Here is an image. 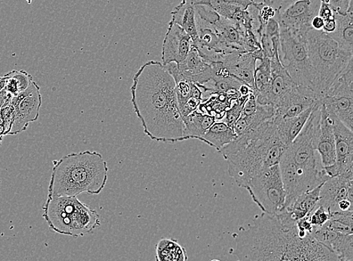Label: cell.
<instances>
[{
	"label": "cell",
	"mask_w": 353,
	"mask_h": 261,
	"mask_svg": "<svg viewBox=\"0 0 353 261\" xmlns=\"http://www.w3.org/2000/svg\"><path fill=\"white\" fill-rule=\"evenodd\" d=\"M233 236L236 261H342L313 235L301 236L285 211L257 215Z\"/></svg>",
	"instance_id": "cell-1"
},
{
	"label": "cell",
	"mask_w": 353,
	"mask_h": 261,
	"mask_svg": "<svg viewBox=\"0 0 353 261\" xmlns=\"http://www.w3.org/2000/svg\"><path fill=\"white\" fill-rule=\"evenodd\" d=\"M130 93L134 110L148 137L163 143L185 141L176 81L166 66L156 61L144 64L133 77Z\"/></svg>",
	"instance_id": "cell-2"
},
{
	"label": "cell",
	"mask_w": 353,
	"mask_h": 261,
	"mask_svg": "<svg viewBox=\"0 0 353 261\" xmlns=\"http://www.w3.org/2000/svg\"><path fill=\"white\" fill-rule=\"evenodd\" d=\"M286 148L279 138L273 119H270L238 136L219 153L227 162L230 176L245 188L261 171L279 165Z\"/></svg>",
	"instance_id": "cell-3"
},
{
	"label": "cell",
	"mask_w": 353,
	"mask_h": 261,
	"mask_svg": "<svg viewBox=\"0 0 353 261\" xmlns=\"http://www.w3.org/2000/svg\"><path fill=\"white\" fill-rule=\"evenodd\" d=\"M109 168L102 155L86 151L73 153L53 161L48 195L77 197L81 193L100 194L108 181Z\"/></svg>",
	"instance_id": "cell-4"
},
{
	"label": "cell",
	"mask_w": 353,
	"mask_h": 261,
	"mask_svg": "<svg viewBox=\"0 0 353 261\" xmlns=\"http://www.w3.org/2000/svg\"><path fill=\"white\" fill-rule=\"evenodd\" d=\"M307 48L315 76L314 93L321 101L328 89L352 62V52L344 50L323 30H310Z\"/></svg>",
	"instance_id": "cell-5"
},
{
	"label": "cell",
	"mask_w": 353,
	"mask_h": 261,
	"mask_svg": "<svg viewBox=\"0 0 353 261\" xmlns=\"http://www.w3.org/2000/svg\"><path fill=\"white\" fill-rule=\"evenodd\" d=\"M319 103L312 111L301 132L285 149L294 163L301 194L314 190L330 178L322 168L319 169L314 148L315 111Z\"/></svg>",
	"instance_id": "cell-6"
},
{
	"label": "cell",
	"mask_w": 353,
	"mask_h": 261,
	"mask_svg": "<svg viewBox=\"0 0 353 261\" xmlns=\"http://www.w3.org/2000/svg\"><path fill=\"white\" fill-rule=\"evenodd\" d=\"M280 29V57L284 68L295 84L314 93L315 76L308 55L307 36Z\"/></svg>",
	"instance_id": "cell-7"
},
{
	"label": "cell",
	"mask_w": 353,
	"mask_h": 261,
	"mask_svg": "<svg viewBox=\"0 0 353 261\" xmlns=\"http://www.w3.org/2000/svg\"><path fill=\"white\" fill-rule=\"evenodd\" d=\"M245 189L262 213L278 215L284 211L285 191L279 165L261 171L252 179Z\"/></svg>",
	"instance_id": "cell-8"
},
{
	"label": "cell",
	"mask_w": 353,
	"mask_h": 261,
	"mask_svg": "<svg viewBox=\"0 0 353 261\" xmlns=\"http://www.w3.org/2000/svg\"><path fill=\"white\" fill-rule=\"evenodd\" d=\"M327 112L338 118L352 130L353 75L352 62L335 79L321 99Z\"/></svg>",
	"instance_id": "cell-9"
},
{
	"label": "cell",
	"mask_w": 353,
	"mask_h": 261,
	"mask_svg": "<svg viewBox=\"0 0 353 261\" xmlns=\"http://www.w3.org/2000/svg\"><path fill=\"white\" fill-rule=\"evenodd\" d=\"M192 3L210 7L221 17L239 24L244 32L252 31L258 36L261 23L254 0H192Z\"/></svg>",
	"instance_id": "cell-10"
},
{
	"label": "cell",
	"mask_w": 353,
	"mask_h": 261,
	"mask_svg": "<svg viewBox=\"0 0 353 261\" xmlns=\"http://www.w3.org/2000/svg\"><path fill=\"white\" fill-rule=\"evenodd\" d=\"M77 197H55L48 194L43 207V218L52 231L72 236L77 204Z\"/></svg>",
	"instance_id": "cell-11"
},
{
	"label": "cell",
	"mask_w": 353,
	"mask_h": 261,
	"mask_svg": "<svg viewBox=\"0 0 353 261\" xmlns=\"http://www.w3.org/2000/svg\"><path fill=\"white\" fill-rule=\"evenodd\" d=\"M11 103L14 108V118L8 135H15L24 132L30 122L39 118L43 104L39 86L32 81L26 91L12 97Z\"/></svg>",
	"instance_id": "cell-12"
},
{
	"label": "cell",
	"mask_w": 353,
	"mask_h": 261,
	"mask_svg": "<svg viewBox=\"0 0 353 261\" xmlns=\"http://www.w3.org/2000/svg\"><path fill=\"white\" fill-rule=\"evenodd\" d=\"M314 148L321 157L323 169L334 166L336 151L332 117L322 103L317 105L315 111Z\"/></svg>",
	"instance_id": "cell-13"
},
{
	"label": "cell",
	"mask_w": 353,
	"mask_h": 261,
	"mask_svg": "<svg viewBox=\"0 0 353 261\" xmlns=\"http://www.w3.org/2000/svg\"><path fill=\"white\" fill-rule=\"evenodd\" d=\"M321 0H299L282 12H276L275 19L280 28L307 36L312 30L311 22L318 15Z\"/></svg>",
	"instance_id": "cell-14"
},
{
	"label": "cell",
	"mask_w": 353,
	"mask_h": 261,
	"mask_svg": "<svg viewBox=\"0 0 353 261\" xmlns=\"http://www.w3.org/2000/svg\"><path fill=\"white\" fill-rule=\"evenodd\" d=\"M332 117L336 151L334 175L353 179L352 130L342 124L338 118L333 115Z\"/></svg>",
	"instance_id": "cell-15"
},
{
	"label": "cell",
	"mask_w": 353,
	"mask_h": 261,
	"mask_svg": "<svg viewBox=\"0 0 353 261\" xmlns=\"http://www.w3.org/2000/svg\"><path fill=\"white\" fill-rule=\"evenodd\" d=\"M319 101L313 91L295 86L274 106L273 119H291L314 107Z\"/></svg>",
	"instance_id": "cell-16"
},
{
	"label": "cell",
	"mask_w": 353,
	"mask_h": 261,
	"mask_svg": "<svg viewBox=\"0 0 353 261\" xmlns=\"http://www.w3.org/2000/svg\"><path fill=\"white\" fill-rule=\"evenodd\" d=\"M162 46V64H179L190 53L192 47V39L183 28L171 21Z\"/></svg>",
	"instance_id": "cell-17"
},
{
	"label": "cell",
	"mask_w": 353,
	"mask_h": 261,
	"mask_svg": "<svg viewBox=\"0 0 353 261\" xmlns=\"http://www.w3.org/2000/svg\"><path fill=\"white\" fill-rule=\"evenodd\" d=\"M352 180V178L340 175L328 178L320 190L318 206L333 213L339 211V205L341 201H353Z\"/></svg>",
	"instance_id": "cell-18"
},
{
	"label": "cell",
	"mask_w": 353,
	"mask_h": 261,
	"mask_svg": "<svg viewBox=\"0 0 353 261\" xmlns=\"http://www.w3.org/2000/svg\"><path fill=\"white\" fill-rule=\"evenodd\" d=\"M314 238L332 250L342 261H352L353 234H345L326 229L323 226L314 227Z\"/></svg>",
	"instance_id": "cell-19"
},
{
	"label": "cell",
	"mask_w": 353,
	"mask_h": 261,
	"mask_svg": "<svg viewBox=\"0 0 353 261\" xmlns=\"http://www.w3.org/2000/svg\"><path fill=\"white\" fill-rule=\"evenodd\" d=\"M270 62V75H272V84H270V104L274 106L282 97L291 90L296 84L291 78L289 72L284 68L280 57V51L276 52Z\"/></svg>",
	"instance_id": "cell-20"
},
{
	"label": "cell",
	"mask_w": 353,
	"mask_h": 261,
	"mask_svg": "<svg viewBox=\"0 0 353 261\" xmlns=\"http://www.w3.org/2000/svg\"><path fill=\"white\" fill-rule=\"evenodd\" d=\"M314 107L310 108L302 112L299 116L291 119H273L279 138L286 148H288L294 138L301 132Z\"/></svg>",
	"instance_id": "cell-21"
},
{
	"label": "cell",
	"mask_w": 353,
	"mask_h": 261,
	"mask_svg": "<svg viewBox=\"0 0 353 261\" xmlns=\"http://www.w3.org/2000/svg\"><path fill=\"white\" fill-rule=\"evenodd\" d=\"M172 21L183 28L192 39V44L198 38L196 11L192 0H183L171 12Z\"/></svg>",
	"instance_id": "cell-22"
},
{
	"label": "cell",
	"mask_w": 353,
	"mask_h": 261,
	"mask_svg": "<svg viewBox=\"0 0 353 261\" xmlns=\"http://www.w3.org/2000/svg\"><path fill=\"white\" fill-rule=\"evenodd\" d=\"M322 185L300 195L291 206L284 211L293 222H296L299 220L310 216L312 212L318 206Z\"/></svg>",
	"instance_id": "cell-23"
},
{
	"label": "cell",
	"mask_w": 353,
	"mask_h": 261,
	"mask_svg": "<svg viewBox=\"0 0 353 261\" xmlns=\"http://www.w3.org/2000/svg\"><path fill=\"white\" fill-rule=\"evenodd\" d=\"M185 125V141L198 139L201 141L209 128L216 122L215 117L196 110L183 118Z\"/></svg>",
	"instance_id": "cell-24"
},
{
	"label": "cell",
	"mask_w": 353,
	"mask_h": 261,
	"mask_svg": "<svg viewBox=\"0 0 353 261\" xmlns=\"http://www.w3.org/2000/svg\"><path fill=\"white\" fill-rule=\"evenodd\" d=\"M236 137L232 128L228 126L223 121H217L205 133L201 141L219 151L226 145L233 142Z\"/></svg>",
	"instance_id": "cell-25"
},
{
	"label": "cell",
	"mask_w": 353,
	"mask_h": 261,
	"mask_svg": "<svg viewBox=\"0 0 353 261\" xmlns=\"http://www.w3.org/2000/svg\"><path fill=\"white\" fill-rule=\"evenodd\" d=\"M336 29L332 34L328 35L332 37L344 50L352 52L353 48V20L352 9L347 14L341 15L335 13Z\"/></svg>",
	"instance_id": "cell-26"
},
{
	"label": "cell",
	"mask_w": 353,
	"mask_h": 261,
	"mask_svg": "<svg viewBox=\"0 0 353 261\" xmlns=\"http://www.w3.org/2000/svg\"><path fill=\"white\" fill-rule=\"evenodd\" d=\"M186 250L172 239H162L156 246V261H187Z\"/></svg>",
	"instance_id": "cell-27"
},
{
	"label": "cell",
	"mask_w": 353,
	"mask_h": 261,
	"mask_svg": "<svg viewBox=\"0 0 353 261\" xmlns=\"http://www.w3.org/2000/svg\"><path fill=\"white\" fill-rule=\"evenodd\" d=\"M6 84L3 90L12 97H17L30 86L32 77L24 70H13L4 75Z\"/></svg>",
	"instance_id": "cell-28"
},
{
	"label": "cell",
	"mask_w": 353,
	"mask_h": 261,
	"mask_svg": "<svg viewBox=\"0 0 353 261\" xmlns=\"http://www.w3.org/2000/svg\"><path fill=\"white\" fill-rule=\"evenodd\" d=\"M318 15L324 21L323 31L327 35L332 34L336 29V19L335 12L330 5L321 1V6H320Z\"/></svg>",
	"instance_id": "cell-29"
},
{
	"label": "cell",
	"mask_w": 353,
	"mask_h": 261,
	"mask_svg": "<svg viewBox=\"0 0 353 261\" xmlns=\"http://www.w3.org/2000/svg\"><path fill=\"white\" fill-rule=\"evenodd\" d=\"M192 84L190 81L185 80L176 81V94L179 110L183 108L185 104L190 99Z\"/></svg>",
	"instance_id": "cell-30"
},
{
	"label": "cell",
	"mask_w": 353,
	"mask_h": 261,
	"mask_svg": "<svg viewBox=\"0 0 353 261\" xmlns=\"http://www.w3.org/2000/svg\"><path fill=\"white\" fill-rule=\"evenodd\" d=\"M331 213L321 206H317L310 216V222L313 227H320L330 221Z\"/></svg>",
	"instance_id": "cell-31"
},
{
	"label": "cell",
	"mask_w": 353,
	"mask_h": 261,
	"mask_svg": "<svg viewBox=\"0 0 353 261\" xmlns=\"http://www.w3.org/2000/svg\"><path fill=\"white\" fill-rule=\"evenodd\" d=\"M259 8V18L261 23V27L259 30V36L260 38V32L263 28L265 26V24L272 19L275 18L276 12L273 7L267 5L264 2L258 3Z\"/></svg>",
	"instance_id": "cell-32"
},
{
	"label": "cell",
	"mask_w": 353,
	"mask_h": 261,
	"mask_svg": "<svg viewBox=\"0 0 353 261\" xmlns=\"http://www.w3.org/2000/svg\"><path fill=\"white\" fill-rule=\"evenodd\" d=\"M322 2L330 5L335 13L345 15L352 9V0H321Z\"/></svg>",
	"instance_id": "cell-33"
},
{
	"label": "cell",
	"mask_w": 353,
	"mask_h": 261,
	"mask_svg": "<svg viewBox=\"0 0 353 261\" xmlns=\"http://www.w3.org/2000/svg\"><path fill=\"white\" fill-rule=\"evenodd\" d=\"M299 0H264V3L274 8L276 12H282Z\"/></svg>",
	"instance_id": "cell-34"
},
{
	"label": "cell",
	"mask_w": 353,
	"mask_h": 261,
	"mask_svg": "<svg viewBox=\"0 0 353 261\" xmlns=\"http://www.w3.org/2000/svg\"><path fill=\"white\" fill-rule=\"evenodd\" d=\"M324 27V21L323 20L319 17V15L316 16V17L312 20L311 22V28L315 30H323Z\"/></svg>",
	"instance_id": "cell-35"
},
{
	"label": "cell",
	"mask_w": 353,
	"mask_h": 261,
	"mask_svg": "<svg viewBox=\"0 0 353 261\" xmlns=\"http://www.w3.org/2000/svg\"><path fill=\"white\" fill-rule=\"evenodd\" d=\"M252 92V89L245 84H242L239 89H238V93H239L241 96H249Z\"/></svg>",
	"instance_id": "cell-36"
},
{
	"label": "cell",
	"mask_w": 353,
	"mask_h": 261,
	"mask_svg": "<svg viewBox=\"0 0 353 261\" xmlns=\"http://www.w3.org/2000/svg\"><path fill=\"white\" fill-rule=\"evenodd\" d=\"M7 133V128L4 124L3 121L0 118V140H3V138Z\"/></svg>",
	"instance_id": "cell-37"
},
{
	"label": "cell",
	"mask_w": 353,
	"mask_h": 261,
	"mask_svg": "<svg viewBox=\"0 0 353 261\" xmlns=\"http://www.w3.org/2000/svg\"><path fill=\"white\" fill-rule=\"evenodd\" d=\"M6 78L5 77H0V92L3 91L5 87Z\"/></svg>",
	"instance_id": "cell-38"
},
{
	"label": "cell",
	"mask_w": 353,
	"mask_h": 261,
	"mask_svg": "<svg viewBox=\"0 0 353 261\" xmlns=\"http://www.w3.org/2000/svg\"><path fill=\"white\" fill-rule=\"evenodd\" d=\"M210 261H221L220 260H218V259H214V260H212Z\"/></svg>",
	"instance_id": "cell-39"
},
{
	"label": "cell",
	"mask_w": 353,
	"mask_h": 261,
	"mask_svg": "<svg viewBox=\"0 0 353 261\" xmlns=\"http://www.w3.org/2000/svg\"><path fill=\"white\" fill-rule=\"evenodd\" d=\"M1 142H2V141H1V140H0V145H1Z\"/></svg>",
	"instance_id": "cell-40"
}]
</instances>
